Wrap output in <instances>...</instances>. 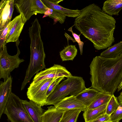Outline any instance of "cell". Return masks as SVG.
<instances>
[{"label":"cell","instance_id":"12","mask_svg":"<svg viewBox=\"0 0 122 122\" xmlns=\"http://www.w3.org/2000/svg\"><path fill=\"white\" fill-rule=\"evenodd\" d=\"M25 110L33 122H42L41 116L44 112L40 105L31 101L21 99Z\"/></svg>","mask_w":122,"mask_h":122},{"label":"cell","instance_id":"20","mask_svg":"<svg viewBox=\"0 0 122 122\" xmlns=\"http://www.w3.org/2000/svg\"><path fill=\"white\" fill-rule=\"evenodd\" d=\"M122 54V41L108 47L102 52L100 56L106 58H114Z\"/></svg>","mask_w":122,"mask_h":122},{"label":"cell","instance_id":"6","mask_svg":"<svg viewBox=\"0 0 122 122\" xmlns=\"http://www.w3.org/2000/svg\"><path fill=\"white\" fill-rule=\"evenodd\" d=\"M20 42L19 40L15 42L17 51L16 54L14 56L8 54L6 46L0 51V79H3L4 81L7 79L11 71L18 67L20 64L25 61L19 57L20 54L18 47Z\"/></svg>","mask_w":122,"mask_h":122},{"label":"cell","instance_id":"16","mask_svg":"<svg viewBox=\"0 0 122 122\" xmlns=\"http://www.w3.org/2000/svg\"><path fill=\"white\" fill-rule=\"evenodd\" d=\"M65 111L54 106L49 107L41 116L42 122H60Z\"/></svg>","mask_w":122,"mask_h":122},{"label":"cell","instance_id":"3","mask_svg":"<svg viewBox=\"0 0 122 122\" xmlns=\"http://www.w3.org/2000/svg\"><path fill=\"white\" fill-rule=\"evenodd\" d=\"M28 30L30 41V60L25 78L22 83L21 91L24 89L34 74L46 69L44 62L46 54L41 37V27L32 26L29 28Z\"/></svg>","mask_w":122,"mask_h":122},{"label":"cell","instance_id":"1","mask_svg":"<svg viewBox=\"0 0 122 122\" xmlns=\"http://www.w3.org/2000/svg\"><path fill=\"white\" fill-rule=\"evenodd\" d=\"M74 26L98 50L107 48L115 41L114 32L116 21L94 4L80 10Z\"/></svg>","mask_w":122,"mask_h":122},{"label":"cell","instance_id":"29","mask_svg":"<svg viewBox=\"0 0 122 122\" xmlns=\"http://www.w3.org/2000/svg\"><path fill=\"white\" fill-rule=\"evenodd\" d=\"M74 25L70 28L68 30V31L71 32L72 35L75 38V41L76 42L79 46L80 53L81 55H82L83 53V47L84 45V43L81 41L80 35H78L77 34L73 32L72 30V28Z\"/></svg>","mask_w":122,"mask_h":122},{"label":"cell","instance_id":"34","mask_svg":"<svg viewBox=\"0 0 122 122\" xmlns=\"http://www.w3.org/2000/svg\"></svg>","mask_w":122,"mask_h":122},{"label":"cell","instance_id":"17","mask_svg":"<svg viewBox=\"0 0 122 122\" xmlns=\"http://www.w3.org/2000/svg\"><path fill=\"white\" fill-rule=\"evenodd\" d=\"M99 92L93 88H86L75 96L77 99L87 108L94 100Z\"/></svg>","mask_w":122,"mask_h":122},{"label":"cell","instance_id":"21","mask_svg":"<svg viewBox=\"0 0 122 122\" xmlns=\"http://www.w3.org/2000/svg\"><path fill=\"white\" fill-rule=\"evenodd\" d=\"M77 50L75 45H70L65 47L60 52L62 61H73L76 55Z\"/></svg>","mask_w":122,"mask_h":122},{"label":"cell","instance_id":"35","mask_svg":"<svg viewBox=\"0 0 122 122\" xmlns=\"http://www.w3.org/2000/svg\"></svg>","mask_w":122,"mask_h":122},{"label":"cell","instance_id":"26","mask_svg":"<svg viewBox=\"0 0 122 122\" xmlns=\"http://www.w3.org/2000/svg\"><path fill=\"white\" fill-rule=\"evenodd\" d=\"M47 16L50 18L55 20L61 24L64 22L66 18V16L48 8L47 10L44 14L43 17H44Z\"/></svg>","mask_w":122,"mask_h":122},{"label":"cell","instance_id":"33","mask_svg":"<svg viewBox=\"0 0 122 122\" xmlns=\"http://www.w3.org/2000/svg\"><path fill=\"white\" fill-rule=\"evenodd\" d=\"M120 95H122V91L120 93Z\"/></svg>","mask_w":122,"mask_h":122},{"label":"cell","instance_id":"32","mask_svg":"<svg viewBox=\"0 0 122 122\" xmlns=\"http://www.w3.org/2000/svg\"><path fill=\"white\" fill-rule=\"evenodd\" d=\"M117 98L119 102H121L122 103V95H120Z\"/></svg>","mask_w":122,"mask_h":122},{"label":"cell","instance_id":"11","mask_svg":"<svg viewBox=\"0 0 122 122\" xmlns=\"http://www.w3.org/2000/svg\"><path fill=\"white\" fill-rule=\"evenodd\" d=\"M12 77L10 75L5 81L0 83V118L3 113L12 92Z\"/></svg>","mask_w":122,"mask_h":122},{"label":"cell","instance_id":"8","mask_svg":"<svg viewBox=\"0 0 122 122\" xmlns=\"http://www.w3.org/2000/svg\"><path fill=\"white\" fill-rule=\"evenodd\" d=\"M59 77L47 79L35 83L31 82L26 93L28 98L41 107L45 105L47 90L51 83Z\"/></svg>","mask_w":122,"mask_h":122},{"label":"cell","instance_id":"7","mask_svg":"<svg viewBox=\"0 0 122 122\" xmlns=\"http://www.w3.org/2000/svg\"><path fill=\"white\" fill-rule=\"evenodd\" d=\"M17 12L21 14L26 22L34 15L45 14L48 9L41 0H15Z\"/></svg>","mask_w":122,"mask_h":122},{"label":"cell","instance_id":"27","mask_svg":"<svg viewBox=\"0 0 122 122\" xmlns=\"http://www.w3.org/2000/svg\"><path fill=\"white\" fill-rule=\"evenodd\" d=\"M111 122H118L122 119V103L119 102L117 109L110 116Z\"/></svg>","mask_w":122,"mask_h":122},{"label":"cell","instance_id":"22","mask_svg":"<svg viewBox=\"0 0 122 122\" xmlns=\"http://www.w3.org/2000/svg\"><path fill=\"white\" fill-rule=\"evenodd\" d=\"M112 96L111 95L99 92L94 100L87 109H95L107 104Z\"/></svg>","mask_w":122,"mask_h":122},{"label":"cell","instance_id":"10","mask_svg":"<svg viewBox=\"0 0 122 122\" xmlns=\"http://www.w3.org/2000/svg\"><path fill=\"white\" fill-rule=\"evenodd\" d=\"M14 2V0H1L0 2V30L11 21Z\"/></svg>","mask_w":122,"mask_h":122},{"label":"cell","instance_id":"25","mask_svg":"<svg viewBox=\"0 0 122 122\" xmlns=\"http://www.w3.org/2000/svg\"><path fill=\"white\" fill-rule=\"evenodd\" d=\"M119 105L117 98L113 95L107 104L106 113L110 116L117 109Z\"/></svg>","mask_w":122,"mask_h":122},{"label":"cell","instance_id":"18","mask_svg":"<svg viewBox=\"0 0 122 122\" xmlns=\"http://www.w3.org/2000/svg\"><path fill=\"white\" fill-rule=\"evenodd\" d=\"M122 9V0H107L105 1L102 10L109 15H118Z\"/></svg>","mask_w":122,"mask_h":122},{"label":"cell","instance_id":"13","mask_svg":"<svg viewBox=\"0 0 122 122\" xmlns=\"http://www.w3.org/2000/svg\"><path fill=\"white\" fill-rule=\"evenodd\" d=\"M43 4L48 8L69 17L76 18L80 14V10L76 9L71 10L67 9L59 5L63 0H41Z\"/></svg>","mask_w":122,"mask_h":122},{"label":"cell","instance_id":"15","mask_svg":"<svg viewBox=\"0 0 122 122\" xmlns=\"http://www.w3.org/2000/svg\"><path fill=\"white\" fill-rule=\"evenodd\" d=\"M13 26L6 38V43L10 42H16L19 40V37L26 22L21 14Z\"/></svg>","mask_w":122,"mask_h":122},{"label":"cell","instance_id":"31","mask_svg":"<svg viewBox=\"0 0 122 122\" xmlns=\"http://www.w3.org/2000/svg\"><path fill=\"white\" fill-rule=\"evenodd\" d=\"M118 91L119 92L122 89V80L118 87Z\"/></svg>","mask_w":122,"mask_h":122},{"label":"cell","instance_id":"4","mask_svg":"<svg viewBox=\"0 0 122 122\" xmlns=\"http://www.w3.org/2000/svg\"><path fill=\"white\" fill-rule=\"evenodd\" d=\"M67 78L57 86L48 97L45 105L55 106L66 96H75L86 88L82 77L72 76Z\"/></svg>","mask_w":122,"mask_h":122},{"label":"cell","instance_id":"23","mask_svg":"<svg viewBox=\"0 0 122 122\" xmlns=\"http://www.w3.org/2000/svg\"><path fill=\"white\" fill-rule=\"evenodd\" d=\"M19 16V15L15 17L3 30H0V51L6 46V36L15 23Z\"/></svg>","mask_w":122,"mask_h":122},{"label":"cell","instance_id":"14","mask_svg":"<svg viewBox=\"0 0 122 122\" xmlns=\"http://www.w3.org/2000/svg\"><path fill=\"white\" fill-rule=\"evenodd\" d=\"M55 107L57 109L65 111L79 109L84 111L87 107L77 100L75 96H70L64 98Z\"/></svg>","mask_w":122,"mask_h":122},{"label":"cell","instance_id":"2","mask_svg":"<svg viewBox=\"0 0 122 122\" xmlns=\"http://www.w3.org/2000/svg\"><path fill=\"white\" fill-rule=\"evenodd\" d=\"M89 67L90 88L113 95L122 80V54L114 58L97 56L93 58Z\"/></svg>","mask_w":122,"mask_h":122},{"label":"cell","instance_id":"9","mask_svg":"<svg viewBox=\"0 0 122 122\" xmlns=\"http://www.w3.org/2000/svg\"><path fill=\"white\" fill-rule=\"evenodd\" d=\"M72 76L65 67L54 64L53 66L37 73L32 82L35 83L47 79L63 76L67 78Z\"/></svg>","mask_w":122,"mask_h":122},{"label":"cell","instance_id":"5","mask_svg":"<svg viewBox=\"0 0 122 122\" xmlns=\"http://www.w3.org/2000/svg\"><path fill=\"white\" fill-rule=\"evenodd\" d=\"M3 113L11 122H33L24 107L21 99L12 92Z\"/></svg>","mask_w":122,"mask_h":122},{"label":"cell","instance_id":"28","mask_svg":"<svg viewBox=\"0 0 122 122\" xmlns=\"http://www.w3.org/2000/svg\"><path fill=\"white\" fill-rule=\"evenodd\" d=\"M64 76L59 77L54 80L50 85L47 92L46 96L47 97L52 93L60 82L65 79Z\"/></svg>","mask_w":122,"mask_h":122},{"label":"cell","instance_id":"19","mask_svg":"<svg viewBox=\"0 0 122 122\" xmlns=\"http://www.w3.org/2000/svg\"><path fill=\"white\" fill-rule=\"evenodd\" d=\"M107 104L95 109H87L84 111L83 116L85 122H91L105 113Z\"/></svg>","mask_w":122,"mask_h":122},{"label":"cell","instance_id":"24","mask_svg":"<svg viewBox=\"0 0 122 122\" xmlns=\"http://www.w3.org/2000/svg\"><path fill=\"white\" fill-rule=\"evenodd\" d=\"M82 111L79 109L65 111L60 122H76L78 116Z\"/></svg>","mask_w":122,"mask_h":122},{"label":"cell","instance_id":"30","mask_svg":"<svg viewBox=\"0 0 122 122\" xmlns=\"http://www.w3.org/2000/svg\"><path fill=\"white\" fill-rule=\"evenodd\" d=\"M111 122L110 121V116L105 113L91 122Z\"/></svg>","mask_w":122,"mask_h":122}]
</instances>
